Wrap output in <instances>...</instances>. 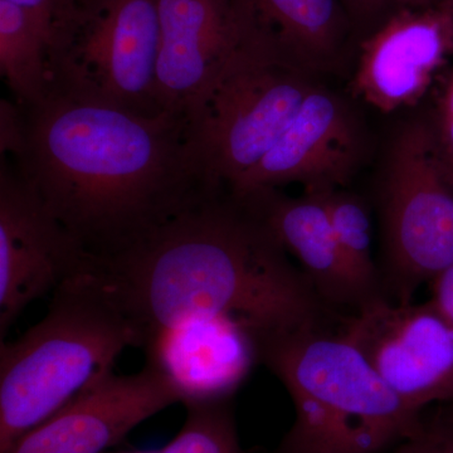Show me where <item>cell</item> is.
<instances>
[{"mask_svg":"<svg viewBox=\"0 0 453 453\" xmlns=\"http://www.w3.org/2000/svg\"><path fill=\"white\" fill-rule=\"evenodd\" d=\"M242 198L264 219L319 296L336 314L356 312L372 301L357 281L336 240L321 190H305L299 198L264 189Z\"/></svg>","mask_w":453,"mask_h":453,"instance_id":"obj_15","label":"cell"},{"mask_svg":"<svg viewBox=\"0 0 453 453\" xmlns=\"http://www.w3.org/2000/svg\"><path fill=\"white\" fill-rule=\"evenodd\" d=\"M159 52L157 0H103L50 59V91L148 118L163 115Z\"/></svg>","mask_w":453,"mask_h":453,"instance_id":"obj_7","label":"cell"},{"mask_svg":"<svg viewBox=\"0 0 453 453\" xmlns=\"http://www.w3.org/2000/svg\"><path fill=\"white\" fill-rule=\"evenodd\" d=\"M387 453H453V402L425 411L416 431Z\"/></svg>","mask_w":453,"mask_h":453,"instance_id":"obj_21","label":"cell"},{"mask_svg":"<svg viewBox=\"0 0 453 453\" xmlns=\"http://www.w3.org/2000/svg\"><path fill=\"white\" fill-rule=\"evenodd\" d=\"M441 7L445 9L447 13L449 14V17H451L453 23V0H443L442 4H441Z\"/></svg>","mask_w":453,"mask_h":453,"instance_id":"obj_25","label":"cell"},{"mask_svg":"<svg viewBox=\"0 0 453 453\" xmlns=\"http://www.w3.org/2000/svg\"><path fill=\"white\" fill-rule=\"evenodd\" d=\"M380 203L384 295L412 303L422 285L453 264V188L427 124L411 122L396 135Z\"/></svg>","mask_w":453,"mask_h":453,"instance_id":"obj_6","label":"cell"},{"mask_svg":"<svg viewBox=\"0 0 453 453\" xmlns=\"http://www.w3.org/2000/svg\"><path fill=\"white\" fill-rule=\"evenodd\" d=\"M432 129L443 162L453 174V68L447 74L442 91L438 97L436 125Z\"/></svg>","mask_w":453,"mask_h":453,"instance_id":"obj_22","label":"cell"},{"mask_svg":"<svg viewBox=\"0 0 453 453\" xmlns=\"http://www.w3.org/2000/svg\"><path fill=\"white\" fill-rule=\"evenodd\" d=\"M88 268L138 327L142 347L193 318L226 316L255 338L339 321L264 219L226 189L127 251L89 255Z\"/></svg>","mask_w":453,"mask_h":453,"instance_id":"obj_2","label":"cell"},{"mask_svg":"<svg viewBox=\"0 0 453 453\" xmlns=\"http://www.w3.org/2000/svg\"><path fill=\"white\" fill-rule=\"evenodd\" d=\"M157 12L160 104L189 125L259 26L246 0H157Z\"/></svg>","mask_w":453,"mask_h":453,"instance_id":"obj_9","label":"cell"},{"mask_svg":"<svg viewBox=\"0 0 453 453\" xmlns=\"http://www.w3.org/2000/svg\"><path fill=\"white\" fill-rule=\"evenodd\" d=\"M50 49L42 27L19 5L0 0V73L20 106L50 94Z\"/></svg>","mask_w":453,"mask_h":453,"instance_id":"obj_17","label":"cell"},{"mask_svg":"<svg viewBox=\"0 0 453 453\" xmlns=\"http://www.w3.org/2000/svg\"><path fill=\"white\" fill-rule=\"evenodd\" d=\"M179 398L163 372L146 363L130 375H107L18 438L3 453H104Z\"/></svg>","mask_w":453,"mask_h":453,"instance_id":"obj_12","label":"cell"},{"mask_svg":"<svg viewBox=\"0 0 453 453\" xmlns=\"http://www.w3.org/2000/svg\"><path fill=\"white\" fill-rule=\"evenodd\" d=\"M398 2L408 3V4H425L428 0H398Z\"/></svg>","mask_w":453,"mask_h":453,"instance_id":"obj_27","label":"cell"},{"mask_svg":"<svg viewBox=\"0 0 453 453\" xmlns=\"http://www.w3.org/2000/svg\"><path fill=\"white\" fill-rule=\"evenodd\" d=\"M338 333L405 403L426 411L453 402V325L431 300L380 297L340 316Z\"/></svg>","mask_w":453,"mask_h":453,"instance_id":"obj_8","label":"cell"},{"mask_svg":"<svg viewBox=\"0 0 453 453\" xmlns=\"http://www.w3.org/2000/svg\"><path fill=\"white\" fill-rule=\"evenodd\" d=\"M431 303L453 325V264L431 282Z\"/></svg>","mask_w":453,"mask_h":453,"instance_id":"obj_23","label":"cell"},{"mask_svg":"<svg viewBox=\"0 0 453 453\" xmlns=\"http://www.w3.org/2000/svg\"><path fill=\"white\" fill-rule=\"evenodd\" d=\"M88 252L7 157L0 163V338L33 301L82 270Z\"/></svg>","mask_w":453,"mask_h":453,"instance_id":"obj_10","label":"cell"},{"mask_svg":"<svg viewBox=\"0 0 453 453\" xmlns=\"http://www.w3.org/2000/svg\"><path fill=\"white\" fill-rule=\"evenodd\" d=\"M449 179H451V184H452V188H453V174H452V173H449Z\"/></svg>","mask_w":453,"mask_h":453,"instance_id":"obj_29","label":"cell"},{"mask_svg":"<svg viewBox=\"0 0 453 453\" xmlns=\"http://www.w3.org/2000/svg\"><path fill=\"white\" fill-rule=\"evenodd\" d=\"M345 2L357 14H366L380 7L384 0H345Z\"/></svg>","mask_w":453,"mask_h":453,"instance_id":"obj_24","label":"cell"},{"mask_svg":"<svg viewBox=\"0 0 453 453\" xmlns=\"http://www.w3.org/2000/svg\"><path fill=\"white\" fill-rule=\"evenodd\" d=\"M14 168L95 257H112L223 189L211 183L186 119L155 118L50 91L20 106Z\"/></svg>","mask_w":453,"mask_h":453,"instance_id":"obj_1","label":"cell"},{"mask_svg":"<svg viewBox=\"0 0 453 453\" xmlns=\"http://www.w3.org/2000/svg\"><path fill=\"white\" fill-rule=\"evenodd\" d=\"M25 9L42 27L50 42V59L73 37L86 13L83 0H9Z\"/></svg>","mask_w":453,"mask_h":453,"instance_id":"obj_20","label":"cell"},{"mask_svg":"<svg viewBox=\"0 0 453 453\" xmlns=\"http://www.w3.org/2000/svg\"><path fill=\"white\" fill-rule=\"evenodd\" d=\"M321 192L340 250L357 281L372 300L386 297L380 265L372 257V220L368 205L360 196L339 188Z\"/></svg>","mask_w":453,"mask_h":453,"instance_id":"obj_18","label":"cell"},{"mask_svg":"<svg viewBox=\"0 0 453 453\" xmlns=\"http://www.w3.org/2000/svg\"><path fill=\"white\" fill-rule=\"evenodd\" d=\"M316 88L259 28L229 64L189 124L196 155L216 187L229 189L275 146Z\"/></svg>","mask_w":453,"mask_h":453,"instance_id":"obj_5","label":"cell"},{"mask_svg":"<svg viewBox=\"0 0 453 453\" xmlns=\"http://www.w3.org/2000/svg\"><path fill=\"white\" fill-rule=\"evenodd\" d=\"M280 55L305 73H329L340 61L344 19L338 0H246Z\"/></svg>","mask_w":453,"mask_h":453,"instance_id":"obj_16","label":"cell"},{"mask_svg":"<svg viewBox=\"0 0 453 453\" xmlns=\"http://www.w3.org/2000/svg\"><path fill=\"white\" fill-rule=\"evenodd\" d=\"M453 52L445 9L402 11L365 42L351 88L381 112L414 105Z\"/></svg>","mask_w":453,"mask_h":453,"instance_id":"obj_13","label":"cell"},{"mask_svg":"<svg viewBox=\"0 0 453 453\" xmlns=\"http://www.w3.org/2000/svg\"><path fill=\"white\" fill-rule=\"evenodd\" d=\"M138 327L83 266L52 294L49 311L14 342L0 344V453L113 372Z\"/></svg>","mask_w":453,"mask_h":453,"instance_id":"obj_4","label":"cell"},{"mask_svg":"<svg viewBox=\"0 0 453 453\" xmlns=\"http://www.w3.org/2000/svg\"><path fill=\"white\" fill-rule=\"evenodd\" d=\"M255 340L258 362L279 378L295 408L276 453H387L422 421L425 411L405 403L330 327Z\"/></svg>","mask_w":453,"mask_h":453,"instance_id":"obj_3","label":"cell"},{"mask_svg":"<svg viewBox=\"0 0 453 453\" xmlns=\"http://www.w3.org/2000/svg\"><path fill=\"white\" fill-rule=\"evenodd\" d=\"M184 407L187 418L183 427L157 453H244L232 399Z\"/></svg>","mask_w":453,"mask_h":453,"instance_id":"obj_19","label":"cell"},{"mask_svg":"<svg viewBox=\"0 0 453 453\" xmlns=\"http://www.w3.org/2000/svg\"><path fill=\"white\" fill-rule=\"evenodd\" d=\"M142 349L146 363L163 372L184 405L234 399L259 363L255 336L226 316L188 319Z\"/></svg>","mask_w":453,"mask_h":453,"instance_id":"obj_14","label":"cell"},{"mask_svg":"<svg viewBox=\"0 0 453 453\" xmlns=\"http://www.w3.org/2000/svg\"><path fill=\"white\" fill-rule=\"evenodd\" d=\"M362 130L335 94L316 86L270 153L229 188L242 196L300 183L305 190L340 188L359 164Z\"/></svg>","mask_w":453,"mask_h":453,"instance_id":"obj_11","label":"cell"},{"mask_svg":"<svg viewBox=\"0 0 453 453\" xmlns=\"http://www.w3.org/2000/svg\"><path fill=\"white\" fill-rule=\"evenodd\" d=\"M106 453V452H104ZM120 453H157V451H135V452H120Z\"/></svg>","mask_w":453,"mask_h":453,"instance_id":"obj_28","label":"cell"},{"mask_svg":"<svg viewBox=\"0 0 453 453\" xmlns=\"http://www.w3.org/2000/svg\"><path fill=\"white\" fill-rule=\"evenodd\" d=\"M103 0H83V4H85L86 11L88 9L94 8L95 5L100 4Z\"/></svg>","mask_w":453,"mask_h":453,"instance_id":"obj_26","label":"cell"}]
</instances>
